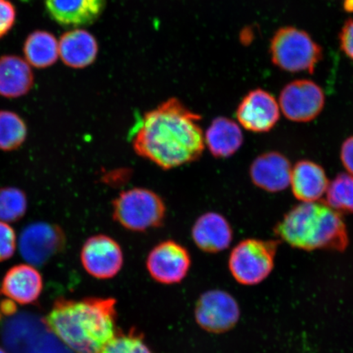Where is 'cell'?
Here are the masks:
<instances>
[{"mask_svg":"<svg viewBox=\"0 0 353 353\" xmlns=\"http://www.w3.org/2000/svg\"><path fill=\"white\" fill-rule=\"evenodd\" d=\"M201 120L178 99L167 100L144 114L132 134V148L165 170L196 161L205 148Z\"/></svg>","mask_w":353,"mask_h":353,"instance_id":"1","label":"cell"},{"mask_svg":"<svg viewBox=\"0 0 353 353\" xmlns=\"http://www.w3.org/2000/svg\"><path fill=\"white\" fill-rule=\"evenodd\" d=\"M117 300L59 298L46 317L47 327L74 353H101L117 327Z\"/></svg>","mask_w":353,"mask_h":353,"instance_id":"2","label":"cell"},{"mask_svg":"<svg viewBox=\"0 0 353 353\" xmlns=\"http://www.w3.org/2000/svg\"><path fill=\"white\" fill-rule=\"evenodd\" d=\"M274 233L293 248L343 252L350 244L342 214L324 202H302L276 225Z\"/></svg>","mask_w":353,"mask_h":353,"instance_id":"3","label":"cell"},{"mask_svg":"<svg viewBox=\"0 0 353 353\" xmlns=\"http://www.w3.org/2000/svg\"><path fill=\"white\" fill-rule=\"evenodd\" d=\"M272 63L284 72L313 74L323 51L311 35L294 26L278 29L270 43Z\"/></svg>","mask_w":353,"mask_h":353,"instance_id":"4","label":"cell"},{"mask_svg":"<svg viewBox=\"0 0 353 353\" xmlns=\"http://www.w3.org/2000/svg\"><path fill=\"white\" fill-rule=\"evenodd\" d=\"M112 217L123 228L142 232L164 224L166 206L151 190L135 188L122 192L112 203Z\"/></svg>","mask_w":353,"mask_h":353,"instance_id":"5","label":"cell"},{"mask_svg":"<svg viewBox=\"0 0 353 353\" xmlns=\"http://www.w3.org/2000/svg\"><path fill=\"white\" fill-rule=\"evenodd\" d=\"M279 241L246 239L234 247L228 268L237 283L253 286L262 283L274 268Z\"/></svg>","mask_w":353,"mask_h":353,"instance_id":"6","label":"cell"},{"mask_svg":"<svg viewBox=\"0 0 353 353\" xmlns=\"http://www.w3.org/2000/svg\"><path fill=\"white\" fill-rule=\"evenodd\" d=\"M194 316L196 324L206 332L224 334L236 327L241 319V308L230 293L213 289L199 297Z\"/></svg>","mask_w":353,"mask_h":353,"instance_id":"7","label":"cell"},{"mask_svg":"<svg viewBox=\"0 0 353 353\" xmlns=\"http://www.w3.org/2000/svg\"><path fill=\"white\" fill-rule=\"evenodd\" d=\"M325 103L324 91L309 79H297L282 88L279 105L288 120L297 123L310 122L319 116Z\"/></svg>","mask_w":353,"mask_h":353,"instance_id":"8","label":"cell"},{"mask_svg":"<svg viewBox=\"0 0 353 353\" xmlns=\"http://www.w3.org/2000/svg\"><path fill=\"white\" fill-rule=\"evenodd\" d=\"M191 266L188 250L172 240L153 247L145 261L150 276L158 283L166 285L181 283L188 275Z\"/></svg>","mask_w":353,"mask_h":353,"instance_id":"9","label":"cell"},{"mask_svg":"<svg viewBox=\"0 0 353 353\" xmlns=\"http://www.w3.org/2000/svg\"><path fill=\"white\" fill-rule=\"evenodd\" d=\"M65 235L56 224L38 222L21 232L19 250L22 259L34 267H41L65 249Z\"/></svg>","mask_w":353,"mask_h":353,"instance_id":"10","label":"cell"},{"mask_svg":"<svg viewBox=\"0 0 353 353\" xmlns=\"http://www.w3.org/2000/svg\"><path fill=\"white\" fill-rule=\"evenodd\" d=\"M83 268L88 274L99 280L117 276L123 265L121 246L107 235L92 236L85 242L81 252Z\"/></svg>","mask_w":353,"mask_h":353,"instance_id":"11","label":"cell"},{"mask_svg":"<svg viewBox=\"0 0 353 353\" xmlns=\"http://www.w3.org/2000/svg\"><path fill=\"white\" fill-rule=\"evenodd\" d=\"M236 114L244 129L262 134L276 126L280 119V105L270 92L257 88L244 97Z\"/></svg>","mask_w":353,"mask_h":353,"instance_id":"12","label":"cell"},{"mask_svg":"<svg viewBox=\"0 0 353 353\" xmlns=\"http://www.w3.org/2000/svg\"><path fill=\"white\" fill-rule=\"evenodd\" d=\"M292 168L283 154L268 152L252 162L250 176L256 187L268 192H280L290 186Z\"/></svg>","mask_w":353,"mask_h":353,"instance_id":"13","label":"cell"},{"mask_svg":"<svg viewBox=\"0 0 353 353\" xmlns=\"http://www.w3.org/2000/svg\"><path fill=\"white\" fill-rule=\"evenodd\" d=\"M43 277L30 264H19L3 278L0 294L21 305L38 301L43 290Z\"/></svg>","mask_w":353,"mask_h":353,"instance_id":"14","label":"cell"},{"mask_svg":"<svg viewBox=\"0 0 353 353\" xmlns=\"http://www.w3.org/2000/svg\"><path fill=\"white\" fill-rule=\"evenodd\" d=\"M105 0H46L51 19L64 28L88 26L99 19Z\"/></svg>","mask_w":353,"mask_h":353,"instance_id":"15","label":"cell"},{"mask_svg":"<svg viewBox=\"0 0 353 353\" xmlns=\"http://www.w3.org/2000/svg\"><path fill=\"white\" fill-rule=\"evenodd\" d=\"M192 237L203 252L217 254L231 245L233 231L231 224L223 215L208 212L199 217L194 223Z\"/></svg>","mask_w":353,"mask_h":353,"instance_id":"16","label":"cell"},{"mask_svg":"<svg viewBox=\"0 0 353 353\" xmlns=\"http://www.w3.org/2000/svg\"><path fill=\"white\" fill-rule=\"evenodd\" d=\"M329 183L325 170L315 162L302 160L292 168L290 186L299 201H319L327 191Z\"/></svg>","mask_w":353,"mask_h":353,"instance_id":"17","label":"cell"},{"mask_svg":"<svg viewBox=\"0 0 353 353\" xmlns=\"http://www.w3.org/2000/svg\"><path fill=\"white\" fill-rule=\"evenodd\" d=\"M59 56L65 65L73 69H83L94 63L99 54V43L90 32L74 29L60 38Z\"/></svg>","mask_w":353,"mask_h":353,"instance_id":"18","label":"cell"},{"mask_svg":"<svg viewBox=\"0 0 353 353\" xmlns=\"http://www.w3.org/2000/svg\"><path fill=\"white\" fill-rule=\"evenodd\" d=\"M34 77L30 65L16 55L0 57V96L19 99L32 90Z\"/></svg>","mask_w":353,"mask_h":353,"instance_id":"19","label":"cell"},{"mask_svg":"<svg viewBox=\"0 0 353 353\" xmlns=\"http://www.w3.org/2000/svg\"><path fill=\"white\" fill-rule=\"evenodd\" d=\"M244 143L241 127L231 119L218 117L210 123L205 134V143L215 158H229Z\"/></svg>","mask_w":353,"mask_h":353,"instance_id":"20","label":"cell"},{"mask_svg":"<svg viewBox=\"0 0 353 353\" xmlns=\"http://www.w3.org/2000/svg\"><path fill=\"white\" fill-rule=\"evenodd\" d=\"M26 61L37 69L50 68L59 57V43L54 34L46 30H35L26 39L23 46Z\"/></svg>","mask_w":353,"mask_h":353,"instance_id":"21","label":"cell"},{"mask_svg":"<svg viewBox=\"0 0 353 353\" xmlns=\"http://www.w3.org/2000/svg\"><path fill=\"white\" fill-rule=\"evenodd\" d=\"M28 137V127L19 114L0 110V150L12 152L19 149Z\"/></svg>","mask_w":353,"mask_h":353,"instance_id":"22","label":"cell"},{"mask_svg":"<svg viewBox=\"0 0 353 353\" xmlns=\"http://www.w3.org/2000/svg\"><path fill=\"white\" fill-rule=\"evenodd\" d=\"M326 204L339 213H353V175L341 173L329 183Z\"/></svg>","mask_w":353,"mask_h":353,"instance_id":"23","label":"cell"},{"mask_svg":"<svg viewBox=\"0 0 353 353\" xmlns=\"http://www.w3.org/2000/svg\"><path fill=\"white\" fill-rule=\"evenodd\" d=\"M101 353H154L148 346L144 335L132 328L126 332L118 330L114 336L105 344Z\"/></svg>","mask_w":353,"mask_h":353,"instance_id":"24","label":"cell"},{"mask_svg":"<svg viewBox=\"0 0 353 353\" xmlns=\"http://www.w3.org/2000/svg\"><path fill=\"white\" fill-rule=\"evenodd\" d=\"M28 210V198L21 190L16 188L0 189V221L15 223L23 218Z\"/></svg>","mask_w":353,"mask_h":353,"instance_id":"25","label":"cell"},{"mask_svg":"<svg viewBox=\"0 0 353 353\" xmlns=\"http://www.w3.org/2000/svg\"><path fill=\"white\" fill-rule=\"evenodd\" d=\"M17 248L15 231L10 225L0 221V263L12 257Z\"/></svg>","mask_w":353,"mask_h":353,"instance_id":"26","label":"cell"},{"mask_svg":"<svg viewBox=\"0 0 353 353\" xmlns=\"http://www.w3.org/2000/svg\"><path fill=\"white\" fill-rule=\"evenodd\" d=\"M17 10L10 0H0V39L6 37L15 25Z\"/></svg>","mask_w":353,"mask_h":353,"instance_id":"27","label":"cell"},{"mask_svg":"<svg viewBox=\"0 0 353 353\" xmlns=\"http://www.w3.org/2000/svg\"><path fill=\"white\" fill-rule=\"evenodd\" d=\"M339 46L344 54L353 61V19H348L339 34Z\"/></svg>","mask_w":353,"mask_h":353,"instance_id":"28","label":"cell"},{"mask_svg":"<svg viewBox=\"0 0 353 353\" xmlns=\"http://www.w3.org/2000/svg\"><path fill=\"white\" fill-rule=\"evenodd\" d=\"M341 159L347 173L353 175V136L350 137L343 143Z\"/></svg>","mask_w":353,"mask_h":353,"instance_id":"29","label":"cell"},{"mask_svg":"<svg viewBox=\"0 0 353 353\" xmlns=\"http://www.w3.org/2000/svg\"><path fill=\"white\" fill-rule=\"evenodd\" d=\"M344 10L348 12H353V0H345L343 3Z\"/></svg>","mask_w":353,"mask_h":353,"instance_id":"30","label":"cell"},{"mask_svg":"<svg viewBox=\"0 0 353 353\" xmlns=\"http://www.w3.org/2000/svg\"><path fill=\"white\" fill-rule=\"evenodd\" d=\"M0 353H8L6 350H3L2 347H0Z\"/></svg>","mask_w":353,"mask_h":353,"instance_id":"31","label":"cell"}]
</instances>
